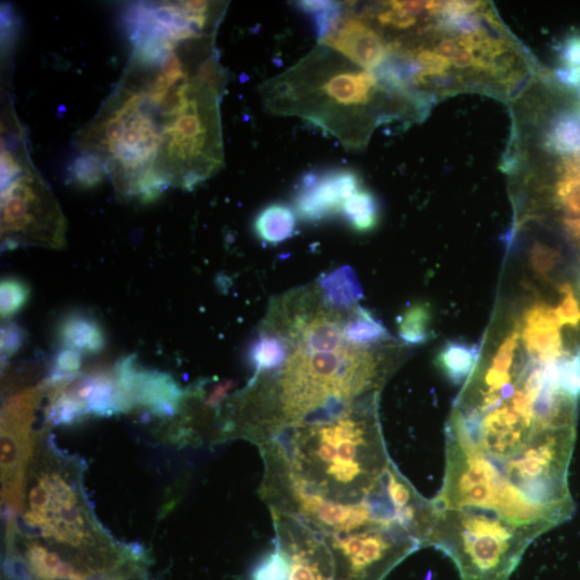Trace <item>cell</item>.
Returning <instances> with one entry per match:
<instances>
[{
  "label": "cell",
  "mask_w": 580,
  "mask_h": 580,
  "mask_svg": "<svg viewBox=\"0 0 580 580\" xmlns=\"http://www.w3.org/2000/svg\"><path fill=\"white\" fill-rule=\"evenodd\" d=\"M37 403L34 394L23 393L11 398L3 411V498L12 511L23 505L24 472L34 446L31 424Z\"/></svg>",
  "instance_id": "cell-7"
},
{
  "label": "cell",
  "mask_w": 580,
  "mask_h": 580,
  "mask_svg": "<svg viewBox=\"0 0 580 580\" xmlns=\"http://www.w3.org/2000/svg\"><path fill=\"white\" fill-rule=\"evenodd\" d=\"M575 288H576V292L578 294V297L580 299V263L576 267V272H575Z\"/></svg>",
  "instance_id": "cell-38"
},
{
  "label": "cell",
  "mask_w": 580,
  "mask_h": 580,
  "mask_svg": "<svg viewBox=\"0 0 580 580\" xmlns=\"http://www.w3.org/2000/svg\"><path fill=\"white\" fill-rule=\"evenodd\" d=\"M26 565L41 580H85V576L71 564L38 542L27 544Z\"/></svg>",
  "instance_id": "cell-15"
},
{
  "label": "cell",
  "mask_w": 580,
  "mask_h": 580,
  "mask_svg": "<svg viewBox=\"0 0 580 580\" xmlns=\"http://www.w3.org/2000/svg\"><path fill=\"white\" fill-rule=\"evenodd\" d=\"M321 287L327 302L335 308H351L364 297L356 272L348 266L327 274L321 281Z\"/></svg>",
  "instance_id": "cell-17"
},
{
  "label": "cell",
  "mask_w": 580,
  "mask_h": 580,
  "mask_svg": "<svg viewBox=\"0 0 580 580\" xmlns=\"http://www.w3.org/2000/svg\"><path fill=\"white\" fill-rule=\"evenodd\" d=\"M549 147L560 153L580 151V121L573 115H562L551 127Z\"/></svg>",
  "instance_id": "cell-23"
},
{
  "label": "cell",
  "mask_w": 580,
  "mask_h": 580,
  "mask_svg": "<svg viewBox=\"0 0 580 580\" xmlns=\"http://www.w3.org/2000/svg\"><path fill=\"white\" fill-rule=\"evenodd\" d=\"M432 313L428 303L418 302L406 309L399 318L398 333L409 345H422L431 337Z\"/></svg>",
  "instance_id": "cell-19"
},
{
  "label": "cell",
  "mask_w": 580,
  "mask_h": 580,
  "mask_svg": "<svg viewBox=\"0 0 580 580\" xmlns=\"http://www.w3.org/2000/svg\"><path fill=\"white\" fill-rule=\"evenodd\" d=\"M467 384L446 427L429 542L461 580H509L530 544L574 514L568 473L577 403L512 374Z\"/></svg>",
  "instance_id": "cell-1"
},
{
  "label": "cell",
  "mask_w": 580,
  "mask_h": 580,
  "mask_svg": "<svg viewBox=\"0 0 580 580\" xmlns=\"http://www.w3.org/2000/svg\"><path fill=\"white\" fill-rule=\"evenodd\" d=\"M58 339L67 348L85 354H98L107 344L106 333L90 315L71 314L58 327Z\"/></svg>",
  "instance_id": "cell-13"
},
{
  "label": "cell",
  "mask_w": 580,
  "mask_h": 580,
  "mask_svg": "<svg viewBox=\"0 0 580 580\" xmlns=\"http://www.w3.org/2000/svg\"><path fill=\"white\" fill-rule=\"evenodd\" d=\"M292 570V559L286 551L277 549L260 563L254 572V580H288Z\"/></svg>",
  "instance_id": "cell-30"
},
{
  "label": "cell",
  "mask_w": 580,
  "mask_h": 580,
  "mask_svg": "<svg viewBox=\"0 0 580 580\" xmlns=\"http://www.w3.org/2000/svg\"><path fill=\"white\" fill-rule=\"evenodd\" d=\"M388 493L391 501L399 510L414 505L412 504L414 500L413 490L401 480L393 469L389 473Z\"/></svg>",
  "instance_id": "cell-32"
},
{
  "label": "cell",
  "mask_w": 580,
  "mask_h": 580,
  "mask_svg": "<svg viewBox=\"0 0 580 580\" xmlns=\"http://www.w3.org/2000/svg\"><path fill=\"white\" fill-rule=\"evenodd\" d=\"M343 340V328L338 323L321 319L312 324L304 333L302 346L304 354L335 352Z\"/></svg>",
  "instance_id": "cell-21"
},
{
  "label": "cell",
  "mask_w": 580,
  "mask_h": 580,
  "mask_svg": "<svg viewBox=\"0 0 580 580\" xmlns=\"http://www.w3.org/2000/svg\"><path fill=\"white\" fill-rule=\"evenodd\" d=\"M354 505H344L340 502L325 500L314 514L319 524L335 528L344 532L348 519H350Z\"/></svg>",
  "instance_id": "cell-31"
},
{
  "label": "cell",
  "mask_w": 580,
  "mask_h": 580,
  "mask_svg": "<svg viewBox=\"0 0 580 580\" xmlns=\"http://www.w3.org/2000/svg\"><path fill=\"white\" fill-rule=\"evenodd\" d=\"M562 58L570 67H580V36H574L565 42Z\"/></svg>",
  "instance_id": "cell-35"
},
{
  "label": "cell",
  "mask_w": 580,
  "mask_h": 580,
  "mask_svg": "<svg viewBox=\"0 0 580 580\" xmlns=\"http://www.w3.org/2000/svg\"><path fill=\"white\" fill-rule=\"evenodd\" d=\"M74 481L62 469L39 471L24 498V519L50 542L68 548H91L98 544L101 532Z\"/></svg>",
  "instance_id": "cell-5"
},
{
  "label": "cell",
  "mask_w": 580,
  "mask_h": 580,
  "mask_svg": "<svg viewBox=\"0 0 580 580\" xmlns=\"http://www.w3.org/2000/svg\"><path fill=\"white\" fill-rule=\"evenodd\" d=\"M563 263L561 252L544 242H535L529 252L532 271L543 280H550Z\"/></svg>",
  "instance_id": "cell-26"
},
{
  "label": "cell",
  "mask_w": 580,
  "mask_h": 580,
  "mask_svg": "<svg viewBox=\"0 0 580 580\" xmlns=\"http://www.w3.org/2000/svg\"><path fill=\"white\" fill-rule=\"evenodd\" d=\"M24 342V332L14 324L5 325L2 329V351L6 356L17 354Z\"/></svg>",
  "instance_id": "cell-34"
},
{
  "label": "cell",
  "mask_w": 580,
  "mask_h": 580,
  "mask_svg": "<svg viewBox=\"0 0 580 580\" xmlns=\"http://www.w3.org/2000/svg\"><path fill=\"white\" fill-rule=\"evenodd\" d=\"M31 296V290L21 280L6 278L0 286V304H2V317L9 318L20 312Z\"/></svg>",
  "instance_id": "cell-28"
},
{
  "label": "cell",
  "mask_w": 580,
  "mask_h": 580,
  "mask_svg": "<svg viewBox=\"0 0 580 580\" xmlns=\"http://www.w3.org/2000/svg\"><path fill=\"white\" fill-rule=\"evenodd\" d=\"M287 353V346L280 338L261 336L251 344L248 358L256 371H270L283 365Z\"/></svg>",
  "instance_id": "cell-22"
},
{
  "label": "cell",
  "mask_w": 580,
  "mask_h": 580,
  "mask_svg": "<svg viewBox=\"0 0 580 580\" xmlns=\"http://www.w3.org/2000/svg\"><path fill=\"white\" fill-rule=\"evenodd\" d=\"M341 213L351 228L357 232H369L380 221L379 201L371 192L360 188L344 203Z\"/></svg>",
  "instance_id": "cell-18"
},
{
  "label": "cell",
  "mask_w": 580,
  "mask_h": 580,
  "mask_svg": "<svg viewBox=\"0 0 580 580\" xmlns=\"http://www.w3.org/2000/svg\"><path fill=\"white\" fill-rule=\"evenodd\" d=\"M19 124L12 122L2 152V237L13 249L21 244L60 248L65 243V216L48 185L32 166Z\"/></svg>",
  "instance_id": "cell-4"
},
{
  "label": "cell",
  "mask_w": 580,
  "mask_h": 580,
  "mask_svg": "<svg viewBox=\"0 0 580 580\" xmlns=\"http://www.w3.org/2000/svg\"><path fill=\"white\" fill-rule=\"evenodd\" d=\"M297 6L312 18L319 40L326 37L343 17L342 5L339 3L299 2Z\"/></svg>",
  "instance_id": "cell-24"
},
{
  "label": "cell",
  "mask_w": 580,
  "mask_h": 580,
  "mask_svg": "<svg viewBox=\"0 0 580 580\" xmlns=\"http://www.w3.org/2000/svg\"><path fill=\"white\" fill-rule=\"evenodd\" d=\"M231 388V382H224L215 386L207 400V403L211 406L219 405L227 397Z\"/></svg>",
  "instance_id": "cell-36"
},
{
  "label": "cell",
  "mask_w": 580,
  "mask_h": 580,
  "mask_svg": "<svg viewBox=\"0 0 580 580\" xmlns=\"http://www.w3.org/2000/svg\"><path fill=\"white\" fill-rule=\"evenodd\" d=\"M297 228L295 212L282 203L261 210L255 219L256 236L265 243L277 245L292 238Z\"/></svg>",
  "instance_id": "cell-16"
},
{
  "label": "cell",
  "mask_w": 580,
  "mask_h": 580,
  "mask_svg": "<svg viewBox=\"0 0 580 580\" xmlns=\"http://www.w3.org/2000/svg\"><path fill=\"white\" fill-rule=\"evenodd\" d=\"M115 377L125 410L140 404L156 414L176 412L182 391L167 374L139 369L134 358H126L116 368Z\"/></svg>",
  "instance_id": "cell-9"
},
{
  "label": "cell",
  "mask_w": 580,
  "mask_h": 580,
  "mask_svg": "<svg viewBox=\"0 0 580 580\" xmlns=\"http://www.w3.org/2000/svg\"><path fill=\"white\" fill-rule=\"evenodd\" d=\"M558 78L561 82L572 86L580 85V67L560 69Z\"/></svg>",
  "instance_id": "cell-37"
},
{
  "label": "cell",
  "mask_w": 580,
  "mask_h": 580,
  "mask_svg": "<svg viewBox=\"0 0 580 580\" xmlns=\"http://www.w3.org/2000/svg\"><path fill=\"white\" fill-rule=\"evenodd\" d=\"M559 303L556 308L558 317L563 327L576 332L580 330V299L576 288L569 282L559 286Z\"/></svg>",
  "instance_id": "cell-29"
},
{
  "label": "cell",
  "mask_w": 580,
  "mask_h": 580,
  "mask_svg": "<svg viewBox=\"0 0 580 580\" xmlns=\"http://www.w3.org/2000/svg\"><path fill=\"white\" fill-rule=\"evenodd\" d=\"M390 338L386 327L367 310L359 308L357 314L343 328V340L355 346H369Z\"/></svg>",
  "instance_id": "cell-20"
},
{
  "label": "cell",
  "mask_w": 580,
  "mask_h": 580,
  "mask_svg": "<svg viewBox=\"0 0 580 580\" xmlns=\"http://www.w3.org/2000/svg\"><path fill=\"white\" fill-rule=\"evenodd\" d=\"M386 531L389 530L371 529L336 540L335 546L350 560L354 574L367 575L371 571H385L404 555L406 549L398 548L397 540L391 538Z\"/></svg>",
  "instance_id": "cell-11"
},
{
  "label": "cell",
  "mask_w": 580,
  "mask_h": 580,
  "mask_svg": "<svg viewBox=\"0 0 580 580\" xmlns=\"http://www.w3.org/2000/svg\"><path fill=\"white\" fill-rule=\"evenodd\" d=\"M190 103L185 87L132 62L106 104L82 130L80 148L103 162L119 195L151 202L167 190L159 176L167 126Z\"/></svg>",
  "instance_id": "cell-2"
},
{
  "label": "cell",
  "mask_w": 580,
  "mask_h": 580,
  "mask_svg": "<svg viewBox=\"0 0 580 580\" xmlns=\"http://www.w3.org/2000/svg\"><path fill=\"white\" fill-rule=\"evenodd\" d=\"M359 190V177L350 169L308 172L297 186L296 214L311 223L330 219L342 212L344 203Z\"/></svg>",
  "instance_id": "cell-8"
},
{
  "label": "cell",
  "mask_w": 580,
  "mask_h": 580,
  "mask_svg": "<svg viewBox=\"0 0 580 580\" xmlns=\"http://www.w3.org/2000/svg\"><path fill=\"white\" fill-rule=\"evenodd\" d=\"M209 2L138 3L123 23L133 42V60L149 62L188 41L202 40L212 25Z\"/></svg>",
  "instance_id": "cell-6"
},
{
  "label": "cell",
  "mask_w": 580,
  "mask_h": 580,
  "mask_svg": "<svg viewBox=\"0 0 580 580\" xmlns=\"http://www.w3.org/2000/svg\"><path fill=\"white\" fill-rule=\"evenodd\" d=\"M108 171L99 158L83 154L70 168V177L74 183L84 188H91L103 182Z\"/></svg>",
  "instance_id": "cell-27"
},
{
  "label": "cell",
  "mask_w": 580,
  "mask_h": 580,
  "mask_svg": "<svg viewBox=\"0 0 580 580\" xmlns=\"http://www.w3.org/2000/svg\"><path fill=\"white\" fill-rule=\"evenodd\" d=\"M328 47L314 50L264 91L274 113L297 115L336 136L347 147L362 141L356 125L379 92L373 71L352 66Z\"/></svg>",
  "instance_id": "cell-3"
},
{
  "label": "cell",
  "mask_w": 580,
  "mask_h": 580,
  "mask_svg": "<svg viewBox=\"0 0 580 580\" xmlns=\"http://www.w3.org/2000/svg\"><path fill=\"white\" fill-rule=\"evenodd\" d=\"M319 41L322 46L369 71L380 67L388 53L383 38L367 22L355 17L343 16L337 26Z\"/></svg>",
  "instance_id": "cell-10"
},
{
  "label": "cell",
  "mask_w": 580,
  "mask_h": 580,
  "mask_svg": "<svg viewBox=\"0 0 580 580\" xmlns=\"http://www.w3.org/2000/svg\"><path fill=\"white\" fill-rule=\"evenodd\" d=\"M481 347L463 341H449L437 356L438 368L449 381L462 385L470 380L478 365Z\"/></svg>",
  "instance_id": "cell-14"
},
{
  "label": "cell",
  "mask_w": 580,
  "mask_h": 580,
  "mask_svg": "<svg viewBox=\"0 0 580 580\" xmlns=\"http://www.w3.org/2000/svg\"><path fill=\"white\" fill-rule=\"evenodd\" d=\"M435 52L459 69H478L473 50L467 35L443 38L438 42Z\"/></svg>",
  "instance_id": "cell-25"
},
{
  "label": "cell",
  "mask_w": 580,
  "mask_h": 580,
  "mask_svg": "<svg viewBox=\"0 0 580 580\" xmlns=\"http://www.w3.org/2000/svg\"><path fill=\"white\" fill-rule=\"evenodd\" d=\"M562 328L556 308L544 302L535 303L526 312L524 323L519 327L526 350L548 360H560L578 354L567 350Z\"/></svg>",
  "instance_id": "cell-12"
},
{
  "label": "cell",
  "mask_w": 580,
  "mask_h": 580,
  "mask_svg": "<svg viewBox=\"0 0 580 580\" xmlns=\"http://www.w3.org/2000/svg\"><path fill=\"white\" fill-rule=\"evenodd\" d=\"M288 580H325V576L315 562L307 558L306 554L300 553L293 557Z\"/></svg>",
  "instance_id": "cell-33"
}]
</instances>
